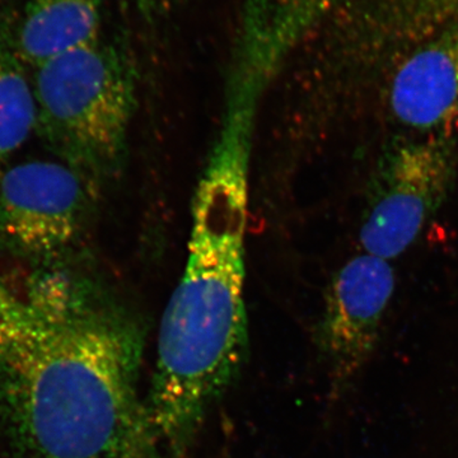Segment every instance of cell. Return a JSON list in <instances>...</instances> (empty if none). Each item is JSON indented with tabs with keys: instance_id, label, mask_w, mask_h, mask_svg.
I'll list each match as a JSON object with an SVG mask.
<instances>
[{
	"instance_id": "obj_1",
	"label": "cell",
	"mask_w": 458,
	"mask_h": 458,
	"mask_svg": "<svg viewBox=\"0 0 458 458\" xmlns=\"http://www.w3.org/2000/svg\"><path fill=\"white\" fill-rule=\"evenodd\" d=\"M143 331L63 274L0 282V451L11 458H131Z\"/></svg>"
},
{
	"instance_id": "obj_2",
	"label": "cell",
	"mask_w": 458,
	"mask_h": 458,
	"mask_svg": "<svg viewBox=\"0 0 458 458\" xmlns=\"http://www.w3.org/2000/svg\"><path fill=\"white\" fill-rule=\"evenodd\" d=\"M249 156L250 135L225 128L195 194L188 261L159 328L144 415L177 458L245 360Z\"/></svg>"
},
{
	"instance_id": "obj_3",
	"label": "cell",
	"mask_w": 458,
	"mask_h": 458,
	"mask_svg": "<svg viewBox=\"0 0 458 458\" xmlns=\"http://www.w3.org/2000/svg\"><path fill=\"white\" fill-rule=\"evenodd\" d=\"M38 131L65 162L113 171L125 148L134 104L131 63L101 38L33 71Z\"/></svg>"
},
{
	"instance_id": "obj_4",
	"label": "cell",
	"mask_w": 458,
	"mask_h": 458,
	"mask_svg": "<svg viewBox=\"0 0 458 458\" xmlns=\"http://www.w3.org/2000/svg\"><path fill=\"white\" fill-rule=\"evenodd\" d=\"M457 147L454 132L414 134L388 144L361 222L364 254L393 261L414 245L450 194Z\"/></svg>"
},
{
	"instance_id": "obj_5",
	"label": "cell",
	"mask_w": 458,
	"mask_h": 458,
	"mask_svg": "<svg viewBox=\"0 0 458 458\" xmlns=\"http://www.w3.org/2000/svg\"><path fill=\"white\" fill-rule=\"evenodd\" d=\"M89 208L83 171L50 159L0 170V241L21 254L62 255L82 233Z\"/></svg>"
},
{
	"instance_id": "obj_6",
	"label": "cell",
	"mask_w": 458,
	"mask_h": 458,
	"mask_svg": "<svg viewBox=\"0 0 458 458\" xmlns=\"http://www.w3.org/2000/svg\"><path fill=\"white\" fill-rule=\"evenodd\" d=\"M394 288L391 261L364 252L346 262L328 285L318 337L335 393L372 357Z\"/></svg>"
},
{
	"instance_id": "obj_7",
	"label": "cell",
	"mask_w": 458,
	"mask_h": 458,
	"mask_svg": "<svg viewBox=\"0 0 458 458\" xmlns=\"http://www.w3.org/2000/svg\"><path fill=\"white\" fill-rule=\"evenodd\" d=\"M390 110L415 134L454 132L458 126V22L410 54L394 72Z\"/></svg>"
},
{
	"instance_id": "obj_8",
	"label": "cell",
	"mask_w": 458,
	"mask_h": 458,
	"mask_svg": "<svg viewBox=\"0 0 458 458\" xmlns=\"http://www.w3.org/2000/svg\"><path fill=\"white\" fill-rule=\"evenodd\" d=\"M104 0H27L17 17L14 44L27 68L99 38Z\"/></svg>"
},
{
	"instance_id": "obj_9",
	"label": "cell",
	"mask_w": 458,
	"mask_h": 458,
	"mask_svg": "<svg viewBox=\"0 0 458 458\" xmlns=\"http://www.w3.org/2000/svg\"><path fill=\"white\" fill-rule=\"evenodd\" d=\"M17 16L0 12V170L38 131V102L31 75L14 44Z\"/></svg>"
},
{
	"instance_id": "obj_10",
	"label": "cell",
	"mask_w": 458,
	"mask_h": 458,
	"mask_svg": "<svg viewBox=\"0 0 458 458\" xmlns=\"http://www.w3.org/2000/svg\"><path fill=\"white\" fill-rule=\"evenodd\" d=\"M191 0H132L135 8L148 18L164 16Z\"/></svg>"
}]
</instances>
